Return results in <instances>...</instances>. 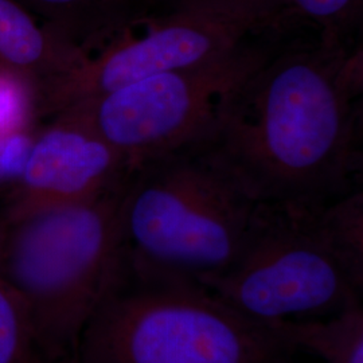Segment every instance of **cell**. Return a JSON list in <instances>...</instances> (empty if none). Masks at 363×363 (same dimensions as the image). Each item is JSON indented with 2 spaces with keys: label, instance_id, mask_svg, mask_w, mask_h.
<instances>
[{
  "label": "cell",
  "instance_id": "cell-1",
  "mask_svg": "<svg viewBox=\"0 0 363 363\" xmlns=\"http://www.w3.org/2000/svg\"><path fill=\"white\" fill-rule=\"evenodd\" d=\"M362 45L292 30L220 106L206 139L264 203L362 189Z\"/></svg>",
  "mask_w": 363,
  "mask_h": 363
},
{
  "label": "cell",
  "instance_id": "cell-2",
  "mask_svg": "<svg viewBox=\"0 0 363 363\" xmlns=\"http://www.w3.org/2000/svg\"><path fill=\"white\" fill-rule=\"evenodd\" d=\"M127 178L81 202L0 206V280L25 301L42 363H77L86 325L121 277Z\"/></svg>",
  "mask_w": 363,
  "mask_h": 363
},
{
  "label": "cell",
  "instance_id": "cell-3",
  "mask_svg": "<svg viewBox=\"0 0 363 363\" xmlns=\"http://www.w3.org/2000/svg\"><path fill=\"white\" fill-rule=\"evenodd\" d=\"M259 203L206 138L147 159L121 199L124 265L203 284L237 259Z\"/></svg>",
  "mask_w": 363,
  "mask_h": 363
},
{
  "label": "cell",
  "instance_id": "cell-4",
  "mask_svg": "<svg viewBox=\"0 0 363 363\" xmlns=\"http://www.w3.org/2000/svg\"><path fill=\"white\" fill-rule=\"evenodd\" d=\"M272 327L191 280L125 268L86 325L77 363H277Z\"/></svg>",
  "mask_w": 363,
  "mask_h": 363
},
{
  "label": "cell",
  "instance_id": "cell-5",
  "mask_svg": "<svg viewBox=\"0 0 363 363\" xmlns=\"http://www.w3.org/2000/svg\"><path fill=\"white\" fill-rule=\"evenodd\" d=\"M202 286L261 323L320 318L362 298L363 256L343 238L331 202H259L237 259Z\"/></svg>",
  "mask_w": 363,
  "mask_h": 363
},
{
  "label": "cell",
  "instance_id": "cell-6",
  "mask_svg": "<svg viewBox=\"0 0 363 363\" xmlns=\"http://www.w3.org/2000/svg\"><path fill=\"white\" fill-rule=\"evenodd\" d=\"M292 30L276 23L214 61L159 73L65 109L86 120L124 156L130 171L147 159L206 138L225 100Z\"/></svg>",
  "mask_w": 363,
  "mask_h": 363
},
{
  "label": "cell",
  "instance_id": "cell-7",
  "mask_svg": "<svg viewBox=\"0 0 363 363\" xmlns=\"http://www.w3.org/2000/svg\"><path fill=\"white\" fill-rule=\"evenodd\" d=\"M276 22L262 13H169L138 21L143 34L135 37L128 28L97 57L42 84L40 113L57 115L144 78L214 61Z\"/></svg>",
  "mask_w": 363,
  "mask_h": 363
},
{
  "label": "cell",
  "instance_id": "cell-8",
  "mask_svg": "<svg viewBox=\"0 0 363 363\" xmlns=\"http://www.w3.org/2000/svg\"><path fill=\"white\" fill-rule=\"evenodd\" d=\"M128 174L124 156L76 111L64 109L37 130L23 174L4 202L19 208L81 202L120 184Z\"/></svg>",
  "mask_w": 363,
  "mask_h": 363
},
{
  "label": "cell",
  "instance_id": "cell-9",
  "mask_svg": "<svg viewBox=\"0 0 363 363\" xmlns=\"http://www.w3.org/2000/svg\"><path fill=\"white\" fill-rule=\"evenodd\" d=\"M88 57L15 0H0V64L25 72L42 85L72 72Z\"/></svg>",
  "mask_w": 363,
  "mask_h": 363
},
{
  "label": "cell",
  "instance_id": "cell-10",
  "mask_svg": "<svg viewBox=\"0 0 363 363\" xmlns=\"http://www.w3.org/2000/svg\"><path fill=\"white\" fill-rule=\"evenodd\" d=\"M85 52L116 38L139 19L136 0H15Z\"/></svg>",
  "mask_w": 363,
  "mask_h": 363
},
{
  "label": "cell",
  "instance_id": "cell-11",
  "mask_svg": "<svg viewBox=\"0 0 363 363\" xmlns=\"http://www.w3.org/2000/svg\"><path fill=\"white\" fill-rule=\"evenodd\" d=\"M268 325L289 352L308 351L325 363H363L362 298L327 316Z\"/></svg>",
  "mask_w": 363,
  "mask_h": 363
},
{
  "label": "cell",
  "instance_id": "cell-12",
  "mask_svg": "<svg viewBox=\"0 0 363 363\" xmlns=\"http://www.w3.org/2000/svg\"><path fill=\"white\" fill-rule=\"evenodd\" d=\"M362 13L363 0H281L283 21L347 45L361 42Z\"/></svg>",
  "mask_w": 363,
  "mask_h": 363
},
{
  "label": "cell",
  "instance_id": "cell-13",
  "mask_svg": "<svg viewBox=\"0 0 363 363\" xmlns=\"http://www.w3.org/2000/svg\"><path fill=\"white\" fill-rule=\"evenodd\" d=\"M0 363H42L25 301L0 280Z\"/></svg>",
  "mask_w": 363,
  "mask_h": 363
},
{
  "label": "cell",
  "instance_id": "cell-14",
  "mask_svg": "<svg viewBox=\"0 0 363 363\" xmlns=\"http://www.w3.org/2000/svg\"><path fill=\"white\" fill-rule=\"evenodd\" d=\"M38 113V79L0 64V138L34 128V118Z\"/></svg>",
  "mask_w": 363,
  "mask_h": 363
},
{
  "label": "cell",
  "instance_id": "cell-15",
  "mask_svg": "<svg viewBox=\"0 0 363 363\" xmlns=\"http://www.w3.org/2000/svg\"><path fill=\"white\" fill-rule=\"evenodd\" d=\"M139 21L169 13H262L281 16V0H138Z\"/></svg>",
  "mask_w": 363,
  "mask_h": 363
},
{
  "label": "cell",
  "instance_id": "cell-16",
  "mask_svg": "<svg viewBox=\"0 0 363 363\" xmlns=\"http://www.w3.org/2000/svg\"><path fill=\"white\" fill-rule=\"evenodd\" d=\"M37 128L0 138V189H13L26 166Z\"/></svg>",
  "mask_w": 363,
  "mask_h": 363
},
{
  "label": "cell",
  "instance_id": "cell-17",
  "mask_svg": "<svg viewBox=\"0 0 363 363\" xmlns=\"http://www.w3.org/2000/svg\"><path fill=\"white\" fill-rule=\"evenodd\" d=\"M277 363H288L286 362V358H283V359H280V361H279Z\"/></svg>",
  "mask_w": 363,
  "mask_h": 363
},
{
  "label": "cell",
  "instance_id": "cell-18",
  "mask_svg": "<svg viewBox=\"0 0 363 363\" xmlns=\"http://www.w3.org/2000/svg\"><path fill=\"white\" fill-rule=\"evenodd\" d=\"M136 1H138V0H136ZM138 7H139V3H138Z\"/></svg>",
  "mask_w": 363,
  "mask_h": 363
}]
</instances>
